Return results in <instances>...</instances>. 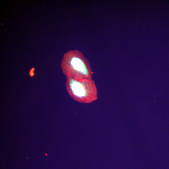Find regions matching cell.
I'll list each match as a JSON object with an SVG mask.
<instances>
[{"label":"cell","mask_w":169,"mask_h":169,"mask_svg":"<svg viewBox=\"0 0 169 169\" xmlns=\"http://www.w3.org/2000/svg\"><path fill=\"white\" fill-rule=\"evenodd\" d=\"M60 67L66 78L92 79L93 72L90 64L82 53L78 50L66 52L61 60Z\"/></svg>","instance_id":"obj_1"},{"label":"cell","mask_w":169,"mask_h":169,"mask_svg":"<svg viewBox=\"0 0 169 169\" xmlns=\"http://www.w3.org/2000/svg\"><path fill=\"white\" fill-rule=\"evenodd\" d=\"M65 85L69 95L76 101L89 103L98 99L97 87L92 79H78L66 78Z\"/></svg>","instance_id":"obj_2"}]
</instances>
